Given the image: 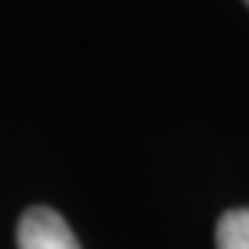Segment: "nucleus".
Wrapping results in <instances>:
<instances>
[{
  "label": "nucleus",
  "instance_id": "nucleus-1",
  "mask_svg": "<svg viewBox=\"0 0 249 249\" xmlns=\"http://www.w3.org/2000/svg\"><path fill=\"white\" fill-rule=\"evenodd\" d=\"M18 249H80V242L59 211L28 208L18 222Z\"/></svg>",
  "mask_w": 249,
  "mask_h": 249
},
{
  "label": "nucleus",
  "instance_id": "nucleus-2",
  "mask_svg": "<svg viewBox=\"0 0 249 249\" xmlns=\"http://www.w3.org/2000/svg\"><path fill=\"white\" fill-rule=\"evenodd\" d=\"M214 246L218 249H249V208H232L218 218Z\"/></svg>",
  "mask_w": 249,
  "mask_h": 249
},
{
  "label": "nucleus",
  "instance_id": "nucleus-3",
  "mask_svg": "<svg viewBox=\"0 0 249 249\" xmlns=\"http://www.w3.org/2000/svg\"><path fill=\"white\" fill-rule=\"evenodd\" d=\"M246 4H249V0H246Z\"/></svg>",
  "mask_w": 249,
  "mask_h": 249
}]
</instances>
